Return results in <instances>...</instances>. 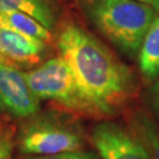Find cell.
I'll return each instance as SVG.
<instances>
[{
  "label": "cell",
  "instance_id": "cell-6",
  "mask_svg": "<svg viewBox=\"0 0 159 159\" xmlns=\"http://www.w3.org/2000/svg\"><path fill=\"white\" fill-rule=\"evenodd\" d=\"M40 100L14 65L0 63V114L26 119L39 112Z\"/></svg>",
  "mask_w": 159,
  "mask_h": 159
},
{
  "label": "cell",
  "instance_id": "cell-12",
  "mask_svg": "<svg viewBox=\"0 0 159 159\" xmlns=\"http://www.w3.org/2000/svg\"><path fill=\"white\" fill-rule=\"evenodd\" d=\"M17 132L11 124L0 121V159H12Z\"/></svg>",
  "mask_w": 159,
  "mask_h": 159
},
{
  "label": "cell",
  "instance_id": "cell-14",
  "mask_svg": "<svg viewBox=\"0 0 159 159\" xmlns=\"http://www.w3.org/2000/svg\"><path fill=\"white\" fill-rule=\"evenodd\" d=\"M146 102L150 108L159 117V79L152 81L146 92Z\"/></svg>",
  "mask_w": 159,
  "mask_h": 159
},
{
  "label": "cell",
  "instance_id": "cell-13",
  "mask_svg": "<svg viewBox=\"0 0 159 159\" xmlns=\"http://www.w3.org/2000/svg\"><path fill=\"white\" fill-rule=\"evenodd\" d=\"M19 159H102L99 154L86 150H75L61 153L48 154V156H25Z\"/></svg>",
  "mask_w": 159,
  "mask_h": 159
},
{
  "label": "cell",
  "instance_id": "cell-17",
  "mask_svg": "<svg viewBox=\"0 0 159 159\" xmlns=\"http://www.w3.org/2000/svg\"><path fill=\"white\" fill-rule=\"evenodd\" d=\"M83 2H87V1H91V0H81Z\"/></svg>",
  "mask_w": 159,
  "mask_h": 159
},
{
  "label": "cell",
  "instance_id": "cell-8",
  "mask_svg": "<svg viewBox=\"0 0 159 159\" xmlns=\"http://www.w3.org/2000/svg\"><path fill=\"white\" fill-rule=\"evenodd\" d=\"M0 11L26 13L51 32L56 29L59 13L56 0H0Z\"/></svg>",
  "mask_w": 159,
  "mask_h": 159
},
{
  "label": "cell",
  "instance_id": "cell-11",
  "mask_svg": "<svg viewBox=\"0 0 159 159\" xmlns=\"http://www.w3.org/2000/svg\"><path fill=\"white\" fill-rule=\"evenodd\" d=\"M131 130L146 146L152 159H159V129L152 119L143 111H136L131 116Z\"/></svg>",
  "mask_w": 159,
  "mask_h": 159
},
{
  "label": "cell",
  "instance_id": "cell-3",
  "mask_svg": "<svg viewBox=\"0 0 159 159\" xmlns=\"http://www.w3.org/2000/svg\"><path fill=\"white\" fill-rule=\"evenodd\" d=\"M16 145L24 156H48L83 150L85 133L78 120L61 111L37 112L20 124Z\"/></svg>",
  "mask_w": 159,
  "mask_h": 159
},
{
  "label": "cell",
  "instance_id": "cell-7",
  "mask_svg": "<svg viewBox=\"0 0 159 159\" xmlns=\"http://www.w3.org/2000/svg\"><path fill=\"white\" fill-rule=\"evenodd\" d=\"M48 52V44L8 27L0 20V56L7 64L33 66Z\"/></svg>",
  "mask_w": 159,
  "mask_h": 159
},
{
  "label": "cell",
  "instance_id": "cell-10",
  "mask_svg": "<svg viewBox=\"0 0 159 159\" xmlns=\"http://www.w3.org/2000/svg\"><path fill=\"white\" fill-rule=\"evenodd\" d=\"M0 20L19 33L43 40L47 44L51 43L53 39L52 32L50 30L46 29L37 19L23 12L0 11Z\"/></svg>",
  "mask_w": 159,
  "mask_h": 159
},
{
  "label": "cell",
  "instance_id": "cell-2",
  "mask_svg": "<svg viewBox=\"0 0 159 159\" xmlns=\"http://www.w3.org/2000/svg\"><path fill=\"white\" fill-rule=\"evenodd\" d=\"M85 13L100 33L127 57L138 53L157 12L139 0H91Z\"/></svg>",
  "mask_w": 159,
  "mask_h": 159
},
{
  "label": "cell",
  "instance_id": "cell-15",
  "mask_svg": "<svg viewBox=\"0 0 159 159\" xmlns=\"http://www.w3.org/2000/svg\"><path fill=\"white\" fill-rule=\"evenodd\" d=\"M139 1L151 6L156 12H159V0H139Z\"/></svg>",
  "mask_w": 159,
  "mask_h": 159
},
{
  "label": "cell",
  "instance_id": "cell-4",
  "mask_svg": "<svg viewBox=\"0 0 159 159\" xmlns=\"http://www.w3.org/2000/svg\"><path fill=\"white\" fill-rule=\"evenodd\" d=\"M24 73L39 100L53 102L74 113L99 116L83 93L72 68L61 57L50 58Z\"/></svg>",
  "mask_w": 159,
  "mask_h": 159
},
{
  "label": "cell",
  "instance_id": "cell-5",
  "mask_svg": "<svg viewBox=\"0 0 159 159\" xmlns=\"http://www.w3.org/2000/svg\"><path fill=\"white\" fill-rule=\"evenodd\" d=\"M91 140L102 159H152L133 131L113 121L97 123L92 127Z\"/></svg>",
  "mask_w": 159,
  "mask_h": 159
},
{
  "label": "cell",
  "instance_id": "cell-9",
  "mask_svg": "<svg viewBox=\"0 0 159 159\" xmlns=\"http://www.w3.org/2000/svg\"><path fill=\"white\" fill-rule=\"evenodd\" d=\"M137 58L140 73L145 79H159V16L154 18L145 34Z\"/></svg>",
  "mask_w": 159,
  "mask_h": 159
},
{
  "label": "cell",
  "instance_id": "cell-16",
  "mask_svg": "<svg viewBox=\"0 0 159 159\" xmlns=\"http://www.w3.org/2000/svg\"><path fill=\"white\" fill-rule=\"evenodd\" d=\"M1 61H5V60H4V59H2V57L0 56V63H1Z\"/></svg>",
  "mask_w": 159,
  "mask_h": 159
},
{
  "label": "cell",
  "instance_id": "cell-1",
  "mask_svg": "<svg viewBox=\"0 0 159 159\" xmlns=\"http://www.w3.org/2000/svg\"><path fill=\"white\" fill-rule=\"evenodd\" d=\"M57 46L99 116H113L132 100L138 87L134 73L84 27L65 24Z\"/></svg>",
  "mask_w": 159,
  "mask_h": 159
}]
</instances>
